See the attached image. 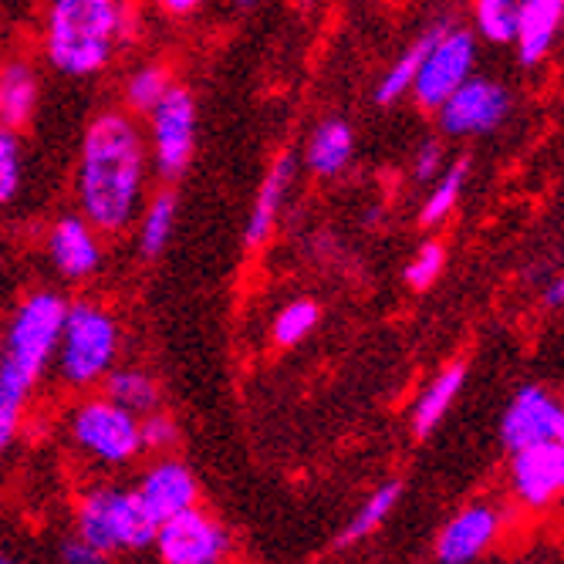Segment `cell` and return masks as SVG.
<instances>
[{
  "mask_svg": "<svg viewBox=\"0 0 564 564\" xmlns=\"http://www.w3.org/2000/svg\"><path fill=\"white\" fill-rule=\"evenodd\" d=\"M149 173V142L126 112H101L82 139L78 207L98 234H122L139 207Z\"/></svg>",
  "mask_w": 564,
  "mask_h": 564,
  "instance_id": "obj_1",
  "label": "cell"
},
{
  "mask_svg": "<svg viewBox=\"0 0 564 564\" xmlns=\"http://www.w3.org/2000/svg\"><path fill=\"white\" fill-rule=\"evenodd\" d=\"M65 312L68 301L58 291H34L18 304L4 328V338H0V456L11 449L21 430L34 386L55 362Z\"/></svg>",
  "mask_w": 564,
  "mask_h": 564,
  "instance_id": "obj_2",
  "label": "cell"
},
{
  "mask_svg": "<svg viewBox=\"0 0 564 564\" xmlns=\"http://www.w3.org/2000/svg\"><path fill=\"white\" fill-rule=\"evenodd\" d=\"M129 0H51L44 18V58L68 78L98 75L132 37Z\"/></svg>",
  "mask_w": 564,
  "mask_h": 564,
  "instance_id": "obj_3",
  "label": "cell"
},
{
  "mask_svg": "<svg viewBox=\"0 0 564 564\" xmlns=\"http://www.w3.org/2000/svg\"><path fill=\"white\" fill-rule=\"evenodd\" d=\"M160 521L135 494V487L98 484L82 490L75 507V534L85 538L106 557L112 554H142L156 544Z\"/></svg>",
  "mask_w": 564,
  "mask_h": 564,
  "instance_id": "obj_4",
  "label": "cell"
},
{
  "mask_svg": "<svg viewBox=\"0 0 564 564\" xmlns=\"http://www.w3.org/2000/svg\"><path fill=\"white\" fill-rule=\"evenodd\" d=\"M119 345H122V332L109 307H101L95 301L68 304L58 348H55L62 382L72 389L98 386L116 369Z\"/></svg>",
  "mask_w": 564,
  "mask_h": 564,
  "instance_id": "obj_5",
  "label": "cell"
},
{
  "mask_svg": "<svg viewBox=\"0 0 564 564\" xmlns=\"http://www.w3.org/2000/svg\"><path fill=\"white\" fill-rule=\"evenodd\" d=\"M72 443L101 467H126L142 453L139 416L109 395L85 399L72 409Z\"/></svg>",
  "mask_w": 564,
  "mask_h": 564,
  "instance_id": "obj_6",
  "label": "cell"
},
{
  "mask_svg": "<svg viewBox=\"0 0 564 564\" xmlns=\"http://www.w3.org/2000/svg\"><path fill=\"white\" fill-rule=\"evenodd\" d=\"M196 98L180 85H173L149 112V163L163 180H176L189 170L196 152Z\"/></svg>",
  "mask_w": 564,
  "mask_h": 564,
  "instance_id": "obj_7",
  "label": "cell"
},
{
  "mask_svg": "<svg viewBox=\"0 0 564 564\" xmlns=\"http://www.w3.org/2000/svg\"><path fill=\"white\" fill-rule=\"evenodd\" d=\"M152 551L166 564H220L234 554V534L217 514L196 503L160 524Z\"/></svg>",
  "mask_w": 564,
  "mask_h": 564,
  "instance_id": "obj_8",
  "label": "cell"
},
{
  "mask_svg": "<svg viewBox=\"0 0 564 564\" xmlns=\"http://www.w3.org/2000/svg\"><path fill=\"white\" fill-rule=\"evenodd\" d=\"M477 62V41L474 34L459 31V28H440V34L433 37L426 58L420 65L413 95L423 109H440L443 101L464 85L474 72Z\"/></svg>",
  "mask_w": 564,
  "mask_h": 564,
  "instance_id": "obj_9",
  "label": "cell"
},
{
  "mask_svg": "<svg viewBox=\"0 0 564 564\" xmlns=\"http://www.w3.org/2000/svg\"><path fill=\"white\" fill-rule=\"evenodd\" d=\"M440 112V129L446 135H487L494 132L507 112H510V95L500 82H490V78H467L459 85L443 106L436 109Z\"/></svg>",
  "mask_w": 564,
  "mask_h": 564,
  "instance_id": "obj_10",
  "label": "cell"
},
{
  "mask_svg": "<svg viewBox=\"0 0 564 564\" xmlns=\"http://www.w3.org/2000/svg\"><path fill=\"white\" fill-rule=\"evenodd\" d=\"M510 487L528 507H547L564 494V443L541 440L510 453Z\"/></svg>",
  "mask_w": 564,
  "mask_h": 564,
  "instance_id": "obj_11",
  "label": "cell"
},
{
  "mask_svg": "<svg viewBox=\"0 0 564 564\" xmlns=\"http://www.w3.org/2000/svg\"><path fill=\"white\" fill-rule=\"evenodd\" d=\"M135 494L142 497V503L149 507V514L156 518L160 524L199 503V484H196L193 470L183 464V459H176L173 453L152 459V467L135 484Z\"/></svg>",
  "mask_w": 564,
  "mask_h": 564,
  "instance_id": "obj_12",
  "label": "cell"
},
{
  "mask_svg": "<svg viewBox=\"0 0 564 564\" xmlns=\"http://www.w3.org/2000/svg\"><path fill=\"white\" fill-rule=\"evenodd\" d=\"M561 416L564 405L551 392H544L541 386H524L507 402V413L500 420V440L510 453L541 440H554Z\"/></svg>",
  "mask_w": 564,
  "mask_h": 564,
  "instance_id": "obj_13",
  "label": "cell"
},
{
  "mask_svg": "<svg viewBox=\"0 0 564 564\" xmlns=\"http://www.w3.org/2000/svg\"><path fill=\"white\" fill-rule=\"evenodd\" d=\"M47 258L55 271L68 281H85L98 271L101 264V240L98 230L82 217H62L47 234Z\"/></svg>",
  "mask_w": 564,
  "mask_h": 564,
  "instance_id": "obj_14",
  "label": "cell"
},
{
  "mask_svg": "<svg viewBox=\"0 0 564 564\" xmlns=\"http://www.w3.org/2000/svg\"><path fill=\"white\" fill-rule=\"evenodd\" d=\"M497 528H500V514L494 507L477 503V507L459 510V514L440 531L436 557L446 564H467L494 544Z\"/></svg>",
  "mask_w": 564,
  "mask_h": 564,
  "instance_id": "obj_15",
  "label": "cell"
},
{
  "mask_svg": "<svg viewBox=\"0 0 564 564\" xmlns=\"http://www.w3.org/2000/svg\"><path fill=\"white\" fill-rule=\"evenodd\" d=\"M291 183H294V156H291V152H281V156L271 163V170H268V176H264V183L258 189V199H253L247 227H243V243L250 250H258V247H264L271 240Z\"/></svg>",
  "mask_w": 564,
  "mask_h": 564,
  "instance_id": "obj_16",
  "label": "cell"
},
{
  "mask_svg": "<svg viewBox=\"0 0 564 564\" xmlns=\"http://www.w3.org/2000/svg\"><path fill=\"white\" fill-rule=\"evenodd\" d=\"M564 21V0H518V28L514 44L524 65H538Z\"/></svg>",
  "mask_w": 564,
  "mask_h": 564,
  "instance_id": "obj_17",
  "label": "cell"
},
{
  "mask_svg": "<svg viewBox=\"0 0 564 564\" xmlns=\"http://www.w3.org/2000/svg\"><path fill=\"white\" fill-rule=\"evenodd\" d=\"M37 98H41V82L28 62L14 58L8 65H0V126H8L14 132L31 126L37 112Z\"/></svg>",
  "mask_w": 564,
  "mask_h": 564,
  "instance_id": "obj_18",
  "label": "cell"
},
{
  "mask_svg": "<svg viewBox=\"0 0 564 564\" xmlns=\"http://www.w3.org/2000/svg\"><path fill=\"white\" fill-rule=\"evenodd\" d=\"M351 149H355V135L345 122L332 119V122H322L312 139H307V166H312L318 176H338L348 160H351Z\"/></svg>",
  "mask_w": 564,
  "mask_h": 564,
  "instance_id": "obj_19",
  "label": "cell"
},
{
  "mask_svg": "<svg viewBox=\"0 0 564 564\" xmlns=\"http://www.w3.org/2000/svg\"><path fill=\"white\" fill-rule=\"evenodd\" d=\"M101 395H109L112 402H119L135 416H145L152 409H160V399H163L156 379L142 369H112L106 379H101Z\"/></svg>",
  "mask_w": 564,
  "mask_h": 564,
  "instance_id": "obj_20",
  "label": "cell"
},
{
  "mask_svg": "<svg viewBox=\"0 0 564 564\" xmlns=\"http://www.w3.org/2000/svg\"><path fill=\"white\" fill-rule=\"evenodd\" d=\"M176 230V196L170 189H160L149 199V207L139 217V250L145 261L163 258Z\"/></svg>",
  "mask_w": 564,
  "mask_h": 564,
  "instance_id": "obj_21",
  "label": "cell"
},
{
  "mask_svg": "<svg viewBox=\"0 0 564 564\" xmlns=\"http://www.w3.org/2000/svg\"><path fill=\"white\" fill-rule=\"evenodd\" d=\"M464 379H467V369L464 366H453V369H446L443 376L433 379V386L420 395L416 413H413L416 436H430L440 426V420L449 413L453 399L459 395V389H464Z\"/></svg>",
  "mask_w": 564,
  "mask_h": 564,
  "instance_id": "obj_22",
  "label": "cell"
},
{
  "mask_svg": "<svg viewBox=\"0 0 564 564\" xmlns=\"http://www.w3.org/2000/svg\"><path fill=\"white\" fill-rule=\"evenodd\" d=\"M436 34H440V28L426 31L420 41L409 44L402 55H399V62L382 75V82L376 88V101H379V106H392V101L405 98V91H413L416 75H420V65H423V58H426V51H430V44H433Z\"/></svg>",
  "mask_w": 564,
  "mask_h": 564,
  "instance_id": "obj_23",
  "label": "cell"
},
{
  "mask_svg": "<svg viewBox=\"0 0 564 564\" xmlns=\"http://www.w3.org/2000/svg\"><path fill=\"white\" fill-rule=\"evenodd\" d=\"M399 494H402L399 484H382V487L362 503V510H358V514L345 524V531L338 534L335 547H351V544H362L366 538H372V534L386 524V518L392 514V507L399 503Z\"/></svg>",
  "mask_w": 564,
  "mask_h": 564,
  "instance_id": "obj_24",
  "label": "cell"
},
{
  "mask_svg": "<svg viewBox=\"0 0 564 564\" xmlns=\"http://www.w3.org/2000/svg\"><path fill=\"white\" fill-rule=\"evenodd\" d=\"M173 85L176 82H173L166 65H142V68H135L129 75V82H126V106H129V112L149 116L166 98V91Z\"/></svg>",
  "mask_w": 564,
  "mask_h": 564,
  "instance_id": "obj_25",
  "label": "cell"
},
{
  "mask_svg": "<svg viewBox=\"0 0 564 564\" xmlns=\"http://www.w3.org/2000/svg\"><path fill=\"white\" fill-rule=\"evenodd\" d=\"M467 173H470V160H456L453 166H446V170L433 180V193H430L426 203H423L420 224L433 227V224H440L443 217H449V210L459 203V193H464Z\"/></svg>",
  "mask_w": 564,
  "mask_h": 564,
  "instance_id": "obj_26",
  "label": "cell"
},
{
  "mask_svg": "<svg viewBox=\"0 0 564 564\" xmlns=\"http://www.w3.org/2000/svg\"><path fill=\"white\" fill-rule=\"evenodd\" d=\"M318 318H322V312H318V304H315V301H307V297L291 301L288 307H281V315L274 318V341H278L281 348L301 345L307 335H312V332L318 328Z\"/></svg>",
  "mask_w": 564,
  "mask_h": 564,
  "instance_id": "obj_27",
  "label": "cell"
},
{
  "mask_svg": "<svg viewBox=\"0 0 564 564\" xmlns=\"http://www.w3.org/2000/svg\"><path fill=\"white\" fill-rule=\"evenodd\" d=\"M477 28L494 44H510L518 28V0H477Z\"/></svg>",
  "mask_w": 564,
  "mask_h": 564,
  "instance_id": "obj_28",
  "label": "cell"
},
{
  "mask_svg": "<svg viewBox=\"0 0 564 564\" xmlns=\"http://www.w3.org/2000/svg\"><path fill=\"white\" fill-rule=\"evenodd\" d=\"M139 440H142V453L152 456H170L180 446V426L173 416L152 409V413L139 416Z\"/></svg>",
  "mask_w": 564,
  "mask_h": 564,
  "instance_id": "obj_29",
  "label": "cell"
},
{
  "mask_svg": "<svg viewBox=\"0 0 564 564\" xmlns=\"http://www.w3.org/2000/svg\"><path fill=\"white\" fill-rule=\"evenodd\" d=\"M21 189V142L18 132L0 126V207L18 196Z\"/></svg>",
  "mask_w": 564,
  "mask_h": 564,
  "instance_id": "obj_30",
  "label": "cell"
},
{
  "mask_svg": "<svg viewBox=\"0 0 564 564\" xmlns=\"http://www.w3.org/2000/svg\"><path fill=\"white\" fill-rule=\"evenodd\" d=\"M443 247L440 243H423L420 250H416V258L405 264V284L409 288H416V291H423V288H430L436 278H440V271H443Z\"/></svg>",
  "mask_w": 564,
  "mask_h": 564,
  "instance_id": "obj_31",
  "label": "cell"
},
{
  "mask_svg": "<svg viewBox=\"0 0 564 564\" xmlns=\"http://www.w3.org/2000/svg\"><path fill=\"white\" fill-rule=\"evenodd\" d=\"M58 557L65 561V564H101V561H109L101 551H95L85 538H78V534H72V538H65L62 541V547H58Z\"/></svg>",
  "mask_w": 564,
  "mask_h": 564,
  "instance_id": "obj_32",
  "label": "cell"
},
{
  "mask_svg": "<svg viewBox=\"0 0 564 564\" xmlns=\"http://www.w3.org/2000/svg\"><path fill=\"white\" fill-rule=\"evenodd\" d=\"M413 170H416V180H423V183L436 180L443 173V149L436 142H423L420 152H416Z\"/></svg>",
  "mask_w": 564,
  "mask_h": 564,
  "instance_id": "obj_33",
  "label": "cell"
},
{
  "mask_svg": "<svg viewBox=\"0 0 564 564\" xmlns=\"http://www.w3.org/2000/svg\"><path fill=\"white\" fill-rule=\"evenodd\" d=\"M207 0H156V8H163L166 14L173 18H186V14H196Z\"/></svg>",
  "mask_w": 564,
  "mask_h": 564,
  "instance_id": "obj_34",
  "label": "cell"
},
{
  "mask_svg": "<svg viewBox=\"0 0 564 564\" xmlns=\"http://www.w3.org/2000/svg\"><path fill=\"white\" fill-rule=\"evenodd\" d=\"M544 304H547V307H561V304H564V278H557V281H551V284H547V291H544Z\"/></svg>",
  "mask_w": 564,
  "mask_h": 564,
  "instance_id": "obj_35",
  "label": "cell"
},
{
  "mask_svg": "<svg viewBox=\"0 0 564 564\" xmlns=\"http://www.w3.org/2000/svg\"><path fill=\"white\" fill-rule=\"evenodd\" d=\"M261 0H234V8H240V11H250V8H258Z\"/></svg>",
  "mask_w": 564,
  "mask_h": 564,
  "instance_id": "obj_36",
  "label": "cell"
},
{
  "mask_svg": "<svg viewBox=\"0 0 564 564\" xmlns=\"http://www.w3.org/2000/svg\"><path fill=\"white\" fill-rule=\"evenodd\" d=\"M4 561H11V554L4 551V544H0V564H4Z\"/></svg>",
  "mask_w": 564,
  "mask_h": 564,
  "instance_id": "obj_37",
  "label": "cell"
},
{
  "mask_svg": "<svg viewBox=\"0 0 564 564\" xmlns=\"http://www.w3.org/2000/svg\"><path fill=\"white\" fill-rule=\"evenodd\" d=\"M557 440L564 443V416H561V423H557Z\"/></svg>",
  "mask_w": 564,
  "mask_h": 564,
  "instance_id": "obj_38",
  "label": "cell"
}]
</instances>
